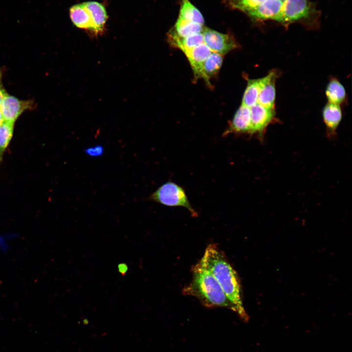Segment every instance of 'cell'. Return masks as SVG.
Listing matches in <instances>:
<instances>
[{
	"mask_svg": "<svg viewBox=\"0 0 352 352\" xmlns=\"http://www.w3.org/2000/svg\"><path fill=\"white\" fill-rule=\"evenodd\" d=\"M265 0H224L230 8L238 10L245 14L256 8Z\"/></svg>",
	"mask_w": 352,
	"mask_h": 352,
	"instance_id": "7402d4cb",
	"label": "cell"
},
{
	"mask_svg": "<svg viewBox=\"0 0 352 352\" xmlns=\"http://www.w3.org/2000/svg\"><path fill=\"white\" fill-rule=\"evenodd\" d=\"M340 105L328 102L323 110V118L327 128L328 136L333 138L342 119Z\"/></svg>",
	"mask_w": 352,
	"mask_h": 352,
	"instance_id": "7c38bea8",
	"label": "cell"
},
{
	"mask_svg": "<svg viewBox=\"0 0 352 352\" xmlns=\"http://www.w3.org/2000/svg\"><path fill=\"white\" fill-rule=\"evenodd\" d=\"M320 17L316 5L309 0H285L278 22L286 27L297 23L314 29L319 26Z\"/></svg>",
	"mask_w": 352,
	"mask_h": 352,
	"instance_id": "3957f363",
	"label": "cell"
},
{
	"mask_svg": "<svg viewBox=\"0 0 352 352\" xmlns=\"http://www.w3.org/2000/svg\"><path fill=\"white\" fill-rule=\"evenodd\" d=\"M91 9L95 19V30L94 33L96 35L101 33L104 29L108 16L104 6L97 1L86 2Z\"/></svg>",
	"mask_w": 352,
	"mask_h": 352,
	"instance_id": "ac0fdd59",
	"label": "cell"
},
{
	"mask_svg": "<svg viewBox=\"0 0 352 352\" xmlns=\"http://www.w3.org/2000/svg\"><path fill=\"white\" fill-rule=\"evenodd\" d=\"M278 74L275 70L270 71L260 78V86L258 103L274 109L276 98L275 82Z\"/></svg>",
	"mask_w": 352,
	"mask_h": 352,
	"instance_id": "30bf717a",
	"label": "cell"
},
{
	"mask_svg": "<svg viewBox=\"0 0 352 352\" xmlns=\"http://www.w3.org/2000/svg\"><path fill=\"white\" fill-rule=\"evenodd\" d=\"M280 0L283 2L285 0Z\"/></svg>",
	"mask_w": 352,
	"mask_h": 352,
	"instance_id": "4316f807",
	"label": "cell"
},
{
	"mask_svg": "<svg viewBox=\"0 0 352 352\" xmlns=\"http://www.w3.org/2000/svg\"><path fill=\"white\" fill-rule=\"evenodd\" d=\"M212 52L210 49L203 43L184 53L196 76L198 77L203 62Z\"/></svg>",
	"mask_w": 352,
	"mask_h": 352,
	"instance_id": "5bb4252c",
	"label": "cell"
},
{
	"mask_svg": "<svg viewBox=\"0 0 352 352\" xmlns=\"http://www.w3.org/2000/svg\"><path fill=\"white\" fill-rule=\"evenodd\" d=\"M69 16L76 27L89 30L94 33V17L86 2L72 6L69 9Z\"/></svg>",
	"mask_w": 352,
	"mask_h": 352,
	"instance_id": "9c48e42d",
	"label": "cell"
},
{
	"mask_svg": "<svg viewBox=\"0 0 352 352\" xmlns=\"http://www.w3.org/2000/svg\"><path fill=\"white\" fill-rule=\"evenodd\" d=\"M201 33L204 43L213 52L222 55L238 46L236 40L232 35L206 27H204Z\"/></svg>",
	"mask_w": 352,
	"mask_h": 352,
	"instance_id": "5b68a950",
	"label": "cell"
},
{
	"mask_svg": "<svg viewBox=\"0 0 352 352\" xmlns=\"http://www.w3.org/2000/svg\"><path fill=\"white\" fill-rule=\"evenodd\" d=\"M184 295L198 299L207 308H235L212 274L199 262L192 268L191 281L183 289Z\"/></svg>",
	"mask_w": 352,
	"mask_h": 352,
	"instance_id": "7a4b0ae2",
	"label": "cell"
},
{
	"mask_svg": "<svg viewBox=\"0 0 352 352\" xmlns=\"http://www.w3.org/2000/svg\"><path fill=\"white\" fill-rule=\"evenodd\" d=\"M14 122L4 120L0 124V159L12 138Z\"/></svg>",
	"mask_w": 352,
	"mask_h": 352,
	"instance_id": "44dd1931",
	"label": "cell"
},
{
	"mask_svg": "<svg viewBox=\"0 0 352 352\" xmlns=\"http://www.w3.org/2000/svg\"><path fill=\"white\" fill-rule=\"evenodd\" d=\"M168 37L169 43L184 53L204 43L201 33L182 37L178 36L172 28L169 32Z\"/></svg>",
	"mask_w": 352,
	"mask_h": 352,
	"instance_id": "4fadbf2b",
	"label": "cell"
},
{
	"mask_svg": "<svg viewBox=\"0 0 352 352\" xmlns=\"http://www.w3.org/2000/svg\"><path fill=\"white\" fill-rule=\"evenodd\" d=\"M179 17L188 21L204 24L202 14L189 0H181Z\"/></svg>",
	"mask_w": 352,
	"mask_h": 352,
	"instance_id": "d6986e66",
	"label": "cell"
},
{
	"mask_svg": "<svg viewBox=\"0 0 352 352\" xmlns=\"http://www.w3.org/2000/svg\"><path fill=\"white\" fill-rule=\"evenodd\" d=\"M250 110L251 122L250 134H256L261 140H263L265 129L274 118V109L257 103L250 107Z\"/></svg>",
	"mask_w": 352,
	"mask_h": 352,
	"instance_id": "8992f818",
	"label": "cell"
},
{
	"mask_svg": "<svg viewBox=\"0 0 352 352\" xmlns=\"http://www.w3.org/2000/svg\"><path fill=\"white\" fill-rule=\"evenodd\" d=\"M199 263L217 280L234 305L235 312L243 320L247 321L248 317L243 307L239 278L222 251L216 244H210Z\"/></svg>",
	"mask_w": 352,
	"mask_h": 352,
	"instance_id": "6da1fadb",
	"label": "cell"
},
{
	"mask_svg": "<svg viewBox=\"0 0 352 352\" xmlns=\"http://www.w3.org/2000/svg\"><path fill=\"white\" fill-rule=\"evenodd\" d=\"M148 200L166 206L184 207L192 216H198L197 212L191 204L184 189L172 181H168L162 184L150 195Z\"/></svg>",
	"mask_w": 352,
	"mask_h": 352,
	"instance_id": "277c9868",
	"label": "cell"
},
{
	"mask_svg": "<svg viewBox=\"0 0 352 352\" xmlns=\"http://www.w3.org/2000/svg\"><path fill=\"white\" fill-rule=\"evenodd\" d=\"M222 61V55L212 52L203 62L198 77H202L206 82H209V79L218 73Z\"/></svg>",
	"mask_w": 352,
	"mask_h": 352,
	"instance_id": "9a60e30c",
	"label": "cell"
},
{
	"mask_svg": "<svg viewBox=\"0 0 352 352\" xmlns=\"http://www.w3.org/2000/svg\"><path fill=\"white\" fill-rule=\"evenodd\" d=\"M4 118L3 117L2 114L1 113V112L0 110V124L4 121Z\"/></svg>",
	"mask_w": 352,
	"mask_h": 352,
	"instance_id": "484cf974",
	"label": "cell"
},
{
	"mask_svg": "<svg viewBox=\"0 0 352 352\" xmlns=\"http://www.w3.org/2000/svg\"><path fill=\"white\" fill-rule=\"evenodd\" d=\"M32 106L31 101L21 100L7 94L0 104V110L4 120L15 122L23 111Z\"/></svg>",
	"mask_w": 352,
	"mask_h": 352,
	"instance_id": "ba28073f",
	"label": "cell"
},
{
	"mask_svg": "<svg viewBox=\"0 0 352 352\" xmlns=\"http://www.w3.org/2000/svg\"><path fill=\"white\" fill-rule=\"evenodd\" d=\"M124 265L121 264V266H119V270L121 271V273H122L123 271L126 272L127 269L126 268H123Z\"/></svg>",
	"mask_w": 352,
	"mask_h": 352,
	"instance_id": "d4e9b609",
	"label": "cell"
},
{
	"mask_svg": "<svg viewBox=\"0 0 352 352\" xmlns=\"http://www.w3.org/2000/svg\"><path fill=\"white\" fill-rule=\"evenodd\" d=\"M326 95L329 103L340 105L344 101L346 93L343 86L338 80L333 78L327 85Z\"/></svg>",
	"mask_w": 352,
	"mask_h": 352,
	"instance_id": "2e32d148",
	"label": "cell"
},
{
	"mask_svg": "<svg viewBox=\"0 0 352 352\" xmlns=\"http://www.w3.org/2000/svg\"><path fill=\"white\" fill-rule=\"evenodd\" d=\"M282 5L283 1L280 0H265L246 14L255 21L273 20L278 22Z\"/></svg>",
	"mask_w": 352,
	"mask_h": 352,
	"instance_id": "52a82bcc",
	"label": "cell"
},
{
	"mask_svg": "<svg viewBox=\"0 0 352 352\" xmlns=\"http://www.w3.org/2000/svg\"><path fill=\"white\" fill-rule=\"evenodd\" d=\"M0 79H1L0 77V104L4 97L7 94L3 87L2 86Z\"/></svg>",
	"mask_w": 352,
	"mask_h": 352,
	"instance_id": "cb8c5ba5",
	"label": "cell"
},
{
	"mask_svg": "<svg viewBox=\"0 0 352 352\" xmlns=\"http://www.w3.org/2000/svg\"><path fill=\"white\" fill-rule=\"evenodd\" d=\"M84 152L87 155L91 157H98L101 156L104 151V148L101 145H96L84 149Z\"/></svg>",
	"mask_w": 352,
	"mask_h": 352,
	"instance_id": "603a6c76",
	"label": "cell"
},
{
	"mask_svg": "<svg viewBox=\"0 0 352 352\" xmlns=\"http://www.w3.org/2000/svg\"><path fill=\"white\" fill-rule=\"evenodd\" d=\"M203 28V25L188 21L178 17L174 28L172 29L178 36L185 37L201 33Z\"/></svg>",
	"mask_w": 352,
	"mask_h": 352,
	"instance_id": "e0dca14e",
	"label": "cell"
},
{
	"mask_svg": "<svg viewBox=\"0 0 352 352\" xmlns=\"http://www.w3.org/2000/svg\"><path fill=\"white\" fill-rule=\"evenodd\" d=\"M260 86V78L248 81L242 97V105L250 108L258 103Z\"/></svg>",
	"mask_w": 352,
	"mask_h": 352,
	"instance_id": "ffe728a7",
	"label": "cell"
},
{
	"mask_svg": "<svg viewBox=\"0 0 352 352\" xmlns=\"http://www.w3.org/2000/svg\"><path fill=\"white\" fill-rule=\"evenodd\" d=\"M251 130L250 108L242 105L235 113L229 129L224 133H250Z\"/></svg>",
	"mask_w": 352,
	"mask_h": 352,
	"instance_id": "8fae6325",
	"label": "cell"
}]
</instances>
